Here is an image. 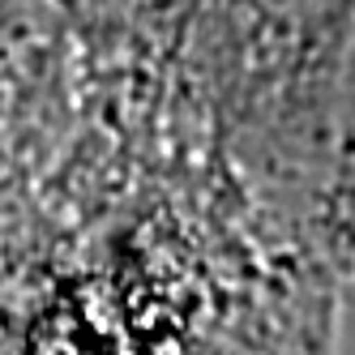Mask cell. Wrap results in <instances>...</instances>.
<instances>
[{"mask_svg": "<svg viewBox=\"0 0 355 355\" xmlns=\"http://www.w3.org/2000/svg\"><path fill=\"white\" fill-rule=\"evenodd\" d=\"M47 355H129V347L120 343L116 329H112V343L107 338H90L86 329H78V338H69V347H47Z\"/></svg>", "mask_w": 355, "mask_h": 355, "instance_id": "6da1fadb", "label": "cell"}]
</instances>
